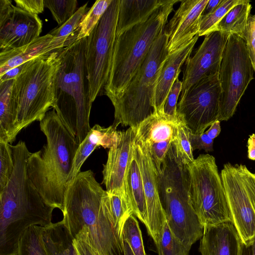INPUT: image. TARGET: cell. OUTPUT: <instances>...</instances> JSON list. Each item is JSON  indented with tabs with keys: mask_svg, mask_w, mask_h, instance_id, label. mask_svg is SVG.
Segmentation results:
<instances>
[{
	"mask_svg": "<svg viewBox=\"0 0 255 255\" xmlns=\"http://www.w3.org/2000/svg\"><path fill=\"white\" fill-rule=\"evenodd\" d=\"M62 221L74 239L89 245L95 255H124L123 240L115 230L109 197L91 170L80 171L65 195Z\"/></svg>",
	"mask_w": 255,
	"mask_h": 255,
	"instance_id": "6da1fadb",
	"label": "cell"
},
{
	"mask_svg": "<svg viewBox=\"0 0 255 255\" xmlns=\"http://www.w3.org/2000/svg\"><path fill=\"white\" fill-rule=\"evenodd\" d=\"M40 128L46 143L30 153L28 174L44 201L63 212L68 177L80 144L54 109L47 112Z\"/></svg>",
	"mask_w": 255,
	"mask_h": 255,
	"instance_id": "7a4b0ae2",
	"label": "cell"
},
{
	"mask_svg": "<svg viewBox=\"0 0 255 255\" xmlns=\"http://www.w3.org/2000/svg\"><path fill=\"white\" fill-rule=\"evenodd\" d=\"M87 37L59 51L53 108L80 144L90 131L92 107L86 61Z\"/></svg>",
	"mask_w": 255,
	"mask_h": 255,
	"instance_id": "3957f363",
	"label": "cell"
},
{
	"mask_svg": "<svg viewBox=\"0 0 255 255\" xmlns=\"http://www.w3.org/2000/svg\"><path fill=\"white\" fill-rule=\"evenodd\" d=\"M179 1L181 0H169L147 21L116 37L110 72L104 89L105 94L112 102L123 95L164 28L174 4Z\"/></svg>",
	"mask_w": 255,
	"mask_h": 255,
	"instance_id": "277c9868",
	"label": "cell"
},
{
	"mask_svg": "<svg viewBox=\"0 0 255 255\" xmlns=\"http://www.w3.org/2000/svg\"><path fill=\"white\" fill-rule=\"evenodd\" d=\"M54 208L31 184H13L0 193V255H16L20 238L32 225L52 223Z\"/></svg>",
	"mask_w": 255,
	"mask_h": 255,
	"instance_id": "5b68a950",
	"label": "cell"
},
{
	"mask_svg": "<svg viewBox=\"0 0 255 255\" xmlns=\"http://www.w3.org/2000/svg\"><path fill=\"white\" fill-rule=\"evenodd\" d=\"M168 40L164 28L123 95L112 102L115 109L113 125L116 128L121 125L136 128L154 112L158 79L169 55Z\"/></svg>",
	"mask_w": 255,
	"mask_h": 255,
	"instance_id": "8992f818",
	"label": "cell"
},
{
	"mask_svg": "<svg viewBox=\"0 0 255 255\" xmlns=\"http://www.w3.org/2000/svg\"><path fill=\"white\" fill-rule=\"evenodd\" d=\"M59 52L32 60L15 79L17 134L33 122H40L49 108H53Z\"/></svg>",
	"mask_w": 255,
	"mask_h": 255,
	"instance_id": "52a82bcc",
	"label": "cell"
},
{
	"mask_svg": "<svg viewBox=\"0 0 255 255\" xmlns=\"http://www.w3.org/2000/svg\"><path fill=\"white\" fill-rule=\"evenodd\" d=\"M186 166L191 201L204 227L233 222L215 157L200 154Z\"/></svg>",
	"mask_w": 255,
	"mask_h": 255,
	"instance_id": "ba28073f",
	"label": "cell"
},
{
	"mask_svg": "<svg viewBox=\"0 0 255 255\" xmlns=\"http://www.w3.org/2000/svg\"><path fill=\"white\" fill-rule=\"evenodd\" d=\"M158 189L171 232L190 251L202 237L204 227L193 207L187 178L177 174L167 176L158 182Z\"/></svg>",
	"mask_w": 255,
	"mask_h": 255,
	"instance_id": "9c48e42d",
	"label": "cell"
},
{
	"mask_svg": "<svg viewBox=\"0 0 255 255\" xmlns=\"http://www.w3.org/2000/svg\"><path fill=\"white\" fill-rule=\"evenodd\" d=\"M254 73L245 40L236 34H230L218 73L221 86L219 121H228L234 115L254 79Z\"/></svg>",
	"mask_w": 255,
	"mask_h": 255,
	"instance_id": "30bf717a",
	"label": "cell"
},
{
	"mask_svg": "<svg viewBox=\"0 0 255 255\" xmlns=\"http://www.w3.org/2000/svg\"><path fill=\"white\" fill-rule=\"evenodd\" d=\"M120 0L110 6L87 37L86 61L92 100L104 92L110 69Z\"/></svg>",
	"mask_w": 255,
	"mask_h": 255,
	"instance_id": "8fae6325",
	"label": "cell"
},
{
	"mask_svg": "<svg viewBox=\"0 0 255 255\" xmlns=\"http://www.w3.org/2000/svg\"><path fill=\"white\" fill-rule=\"evenodd\" d=\"M218 73L196 83L177 104L178 119L193 133H204L219 121L221 86Z\"/></svg>",
	"mask_w": 255,
	"mask_h": 255,
	"instance_id": "7c38bea8",
	"label": "cell"
},
{
	"mask_svg": "<svg viewBox=\"0 0 255 255\" xmlns=\"http://www.w3.org/2000/svg\"><path fill=\"white\" fill-rule=\"evenodd\" d=\"M220 175L233 223L242 241L245 242L255 236V211L238 164H225Z\"/></svg>",
	"mask_w": 255,
	"mask_h": 255,
	"instance_id": "4fadbf2b",
	"label": "cell"
},
{
	"mask_svg": "<svg viewBox=\"0 0 255 255\" xmlns=\"http://www.w3.org/2000/svg\"><path fill=\"white\" fill-rule=\"evenodd\" d=\"M42 22L38 15L0 0V51L26 45L39 37Z\"/></svg>",
	"mask_w": 255,
	"mask_h": 255,
	"instance_id": "5bb4252c",
	"label": "cell"
},
{
	"mask_svg": "<svg viewBox=\"0 0 255 255\" xmlns=\"http://www.w3.org/2000/svg\"><path fill=\"white\" fill-rule=\"evenodd\" d=\"M229 35L218 31L206 35L193 56L186 59L180 98L201 79L219 73Z\"/></svg>",
	"mask_w": 255,
	"mask_h": 255,
	"instance_id": "9a60e30c",
	"label": "cell"
},
{
	"mask_svg": "<svg viewBox=\"0 0 255 255\" xmlns=\"http://www.w3.org/2000/svg\"><path fill=\"white\" fill-rule=\"evenodd\" d=\"M134 147L143 184L148 217L146 229L157 247L166 219L158 189L157 171L146 146L135 139Z\"/></svg>",
	"mask_w": 255,
	"mask_h": 255,
	"instance_id": "2e32d148",
	"label": "cell"
},
{
	"mask_svg": "<svg viewBox=\"0 0 255 255\" xmlns=\"http://www.w3.org/2000/svg\"><path fill=\"white\" fill-rule=\"evenodd\" d=\"M136 129L129 127L126 130L118 131L116 141L109 148L102 171V183L108 193L127 192L126 175L135 142Z\"/></svg>",
	"mask_w": 255,
	"mask_h": 255,
	"instance_id": "e0dca14e",
	"label": "cell"
},
{
	"mask_svg": "<svg viewBox=\"0 0 255 255\" xmlns=\"http://www.w3.org/2000/svg\"><path fill=\"white\" fill-rule=\"evenodd\" d=\"M208 0H181L164 27L168 37L167 49L169 55L198 35L200 21Z\"/></svg>",
	"mask_w": 255,
	"mask_h": 255,
	"instance_id": "ac0fdd59",
	"label": "cell"
},
{
	"mask_svg": "<svg viewBox=\"0 0 255 255\" xmlns=\"http://www.w3.org/2000/svg\"><path fill=\"white\" fill-rule=\"evenodd\" d=\"M71 38H57L48 33L39 36L22 47L0 52V75L9 70L38 57L60 51L77 40Z\"/></svg>",
	"mask_w": 255,
	"mask_h": 255,
	"instance_id": "d6986e66",
	"label": "cell"
},
{
	"mask_svg": "<svg viewBox=\"0 0 255 255\" xmlns=\"http://www.w3.org/2000/svg\"><path fill=\"white\" fill-rule=\"evenodd\" d=\"M242 240L233 222L204 226L199 251L201 255H240Z\"/></svg>",
	"mask_w": 255,
	"mask_h": 255,
	"instance_id": "ffe728a7",
	"label": "cell"
},
{
	"mask_svg": "<svg viewBox=\"0 0 255 255\" xmlns=\"http://www.w3.org/2000/svg\"><path fill=\"white\" fill-rule=\"evenodd\" d=\"M198 35L172 54L169 55L159 75L155 94L154 112L162 115L168 94L173 84L178 78L181 66L190 56Z\"/></svg>",
	"mask_w": 255,
	"mask_h": 255,
	"instance_id": "44dd1931",
	"label": "cell"
},
{
	"mask_svg": "<svg viewBox=\"0 0 255 255\" xmlns=\"http://www.w3.org/2000/svg\"><path fill=\"white\" fill-rule=\"evenodd\" d=\"M169 0H120L116 37L147 21Z\"/></svg>",
	"mask_w": 255,
	"mask_h": 255,
	"instance_id": "7402d4cb",
	"label": "cell"
},
{
	"mask_svg": "<svg viewBox=\"0 0 255 255\" xmlns=\"http://www.w3.org/2000/svg\"><path fill=\"white\" fill-rule=\"evenodd\" d=\"M117 128L113 125L108 128L98 124L92 128L85 139L81 142L75 155L72 168L68 177V186L80 172L84 162L97 147L111 148L116 141Z\"/></svg>",
	"mask_w": 255,
	"mask_h": 255,
	"instance_id": "603a6c76",
	"label": "cell"
},
{
	"mask_svg": "<svg viewBox=\"0 0 255 255\" xmlns=\"http://www.w3.org/2000/svg\"><path fill=\"white\" fill-rule=\"evenodd\" d=\"M15 79L0 82V141L9 144L15 140L17 103Z\"/></svg>",
	"mask_w": 255,
	"mask_h": 255,
	"instance_id": "cb8c5ba5",
	"label": "cell"
},
{
	"mask_svg": "<svg viewBox=\"0 0 255 255\" xmlns=\"http://www.w3.org/2000/svg\"><path fill=\"white\" fill-rule=\"evenodd\" d=\"M126 188L132 205L133 215L147 228L148 217L142 178L134 144L127 172Z\"/></svg>",
	"mask_w": 255,
	"mask_h": 255,
	"instance_id": "d4e9b609",
	"label": "cell"
},
{
	"mask_svg": "<svg viewBox=\"0 0 255 255\" xmlns=\"http://www.w3.org/2000/svg\"><path fill=\"white\" fill-rule=\"evenodd\" d=\"M178 122L170 121L153 112L136 128L135 140L148 146L153 143L173 139Z\"/></svg>",
	"mask_w": 255,
	"mask_h": 255,
	"instance_id": "484cf974",
	"label": "cell"
},
{
	"mask_svg": "<svg viewBox=\"0 0 255 255\" xmlns=\"http://www.w3.org/2000/svg\"><path fill=\"white\" fill-rule=\"evenodd\" d=\"M43 239L49 255H78L62 220L44 227Z\"/></svg>",
	"mask_w": 255,
	"mask_h": 255,
	"instance_id": "4316f807",
	"label": "cell"
},
{
	"mask_svg": "<svg viewBox=\"0 0 255 255\" xmlns=\"http://www.w3.org/2000/svg\"><path fill=\"white\" fill-rule=\"evenodd\" d=\"M251 9L250 1L243 0L226 13L218 23L214 31L236 34L244 39Z\"/></svg>",
	"mask_w": 255,
	"mask_h": 255,
	"instance_id": "83f0119b",
	"label": "cell"
},
{
	"mask_svg": "<svg viewBox=\"0 0 255 255\" xmlns=\"http://www.w3.org/2000/svg\"><path fill=\"white\" fill-rule=\"evenodd\" d=\"M107 193L113 225L122 238V229L125 222L133 214L132 205L127 192Z\"/></svg>",
	"mask_w": 255,
	"mask_h": 255,
	"instance_id": "f1b7e54d",
	"label": "cell"
},
{
	"mask_svg": "<svg viewBox=\"0 0 255 255\" xmlns=\"http://www.w3.org/2000/svg\"><path fill=\"white\" fill-rule=\"evenodd\" d=\"M44 227L32 225L22 234L16 255H49L43 239Z\"/></svg>",
	"mask_w": 255,
	"mask_h": 255,
	"instance_id": "f546056e",
	"label": "cell"
},
{
	"mask_svg": "<svg viewBox=\"0 0 255 255\" xmlns=\"http://www.w3.org/2000/svg\"><path fill=\"white\" fill-rule=\"evenodd\" d=\"M113 0H98L83 16L77 29V40L87 37L112 2Z\"/></svg>",
	"mask_w": 255,
	"mask_h": 255,
	"instance_id": "4dcf8cb0",
	"label": "cell"
},
{
	"mask_svg": "<svg viewBox=\"0 0 255 255\" xmlns=\"http://www.w3.org/2000/svg\"><path fill=\"white\" fill-rule=\"evenodd\" d=\"M243 0H222L218 6L211 12L203 15L199 24L198 36H206L214 31L218 23L234 6Z\"/></svg>",
	"mask_w": 255,
	"mask_h": 255,
	"instance_id": "1f68e13d",
	"label": "cell"
},
{
	"mask_svg": "<svg viewBox=\"0 0 255 255\" xmlns=\"http://www.w3.org/2000/svg\"><path fill=\"white\" fill-rule=\"evenodd\" d=\"M159 255H189V251L171 232L164 221L160 240L156 247Z\"/></svg>",
	"mask_w": 255,
	"mask_h": 255,
	"instance_id": "d6a6232c",
	"label": "cell"
},
{
	"mask_svg": "<svg viewBox=\"0 0 255 255\" xmlns=\"http://www.w3.org/2000/svg\"><path fill=\"white\" fill-rule=\"evenodd\" d=\"M190 131L188 128L179 120L176 125L172 141L177 153L186 165L191 163L195 159L190 141Z\"/></svg>",
	"mask_w": 255,
	"mask_h": 255,
	"instance_id": "836d02e7",
	"label": "cell"
},
{
	"mask_svg": "<svg viewBox=\"0 0 255 255\" xmlns=\"http://www.w3.org/2000/svg\"><path fill=\"white\" fill-rule=\"evenodd\" d=\"M122 239L128 242L134 255H146L141 232L133 214L130 216L124 224Z\"/></svg>",
	"mask_w": 255,
	"mask_h": 255,
	"instance_id": "e575fe53",
	"label": "cell"
},
{
	"mask_svg": "<svg viewBox=\"0 0 255 255\" xmlns=\"http://www.w3.org/2000/svg\"><path fill=\"white\" fill-rule=\"evenodd\" d=\"M44 2L59 26L75 13L78 4L75 0H44Z\"/></svg>",
	"mask_w": 255,
	"mask_h": 255,
	"instance_id": "d590c367",
	"label": "cell"
},
{
	"mask_svg": "<svg viewBox=\"0 0 255 255\" xmlns=\"http://www.w3.org/2000/svg\"><path fill=\"white\" fill-rule=\"evenodd\" d=\"M87 4L79 8L75 13L62 25L52 30L49 33L57 38H71L78 35L77 29L86 13Z\"/></svg>",
	"mask_w": 255,
	"mask_h": 255,
	"instance_id": "8d00e7d4",
	"label": "cell"
},
{
	"mask_svg": "<svg viewBox=\"0 0 255 255\" xmlns=\"http://www.w3.org/2000/svg\"><path fill=\"white\" fill-rule=\"evenodd\" d=\"M14 169L10 144L0 141V191L7 183Z\"/></svg>",
	"mask_w": 255,
	"mask_h": 255,
	"instance_id": "74e56055",
	"label": "cell"
},
{
	"mask_svg": "<svg viewBox=\"0 0 255 255\" xmlns=\"http://www.w3.org/2000/svg\"><path fill=\"white\" fill-rule=\"evenodd\" d=\"M182 89V82L177 78L168 94L163 108L162 115L168 120L178 122L177 100Z\"/></svg>",
	"mask_w": 255,
	"mask_h": 255,
	"instance_id": "f35d334b",
	"label": "cell"
},
{
	"mask_svg": "<svg viewBox=\"0 0 255 255\" xmlns=\"http://www.w3.org/2000/svg\"><path fill=\"white\" fill-rule=\"evenodd\" d=\"M173 140V139H170L153 143L148 146L145 145L148 150L156 170L160 169L161 164L168 151Z\"/></svg>",
	"mask_w": 255,
	"mask_h": 255,
	"instance_id": "ab89813d",
	"label": "cell"
},
{
	"mask_svg": "<svg viewBox=\"0 0 255 255\" xmlns=\"http://www.w3.org/2000/svg\"><path fill=\"white\" fill-rule=\"evenodd\" d=\"M244 40L255 72V14L249 17Z\"/></svg>",
	"mask_w": 255,
	"mask_h": 255,
	"instance_id": "60d3db41",
	"label": "cell"
},
{
	"mask_svg": "<svg viewBox=\"0 0 255 255\" xmlns=\"http://www.w3.org/2000/svg\"><path fill=\"white\" fill-rule=\"evenodd\" d=\"M239 169L247 193L255 211V175L245 165L238 164Z\"/></svg>",
	"mask_w": 255,
	"mask_h": 255,
	"instance_id": "b9f144b4",
	"label": "cell"
},
{
	"mask_svg": "<svg viewBox=\"0 0 255 255\" xmlns=\"http://www.w3.org/2000/svg\"><path fill=\"white\" fill-rule=\"evenodd\" d=\"M189 137L193 151L196 149H203L206 152L213 151L214 140L205 132L201 134H195L190 131Z\"/></svg>",
	"mask_w": 255,
	"mask_h": 255,
	"instance_id": "7bdbcfd3",
	"label": "cell"
},
{
	"mask_svg": "<svg viewBox=\"0 0 255 255\" xmlns=\"http://www.w3.org/2000/svg\"><path fill=\"white\" fill-rule=\"evenodd\" d=\"M16 6L31 13L38 15L45 7L43 0H15Z\"/></svg>",
	"mask_w": 255,
	"mask_h": 255,
	"instance_id": "ee69618b",
	"label": "cell"
},
{
	"mask_svg": "<svg viewBox=\"0 0 255 255\" xmlns=\"http://www.w3.org/2000/svg\"><path fill=\"white\" fill-rule=\"evenodd\" d=\"M31 60L16 66L0 75V82L15 79L28 66Z\"/></svg>",
	"mask_w": 255,
	"mask_h": 255,
	"instance_id": "f6af8a7d",
	"label": "cell"
},
{
	"mask_svg": "<svg viewBox=\"0 0 255 255\" xmlns=\"http://www.w3.org/2000/svg\"><path fill=\"white\" fill-rule=\"evenodd\" d=\"M73 245L78 255H95L91 247L84 241L73 239Z\"/></svg>",
	"mask_w": 255,
	"mask_h": 255,
	"instance_id": "bcb514c9",
	"label": "cell"
},
{
	"mask_svg": "<svg viewBox=\"0 0 255 255\" xmlns=\"http://www.w3.org/2000/svg\"><path fill=\"white\" fill-rule=\"evenodd\" d=\"M240 255H255V236L245 242L242 241Z\"/></svg>",
	"mask_w": 255,
	"mask_h": 255,
	"instance_id": "7dc6e473",
	"label": "cell"
},
{
	"mask_svg": "<svg viewBox=\"0 0 255 255\" xmlns=\"http://www.w3.org/2000/svg\"><path fill=\"white\" fill-rule=\"evenodd\" d=\"M247 145L248 157L250 160L255 161V133L249 136Z\"/></svg>",
	"mask_w": 255,
	"mask_h": 255,
	"instance_id": "c3c4849f",
	"label": "cell"
},
{
	"mask_svg": "<svg viewBox=\"0 0 255 255\" xmlns=\"http://www.w3.org/2000/svg\"><path fill=\"white\" fill-rule=\"evenodd\" d=\"M220 121H217L213 123L205 132L212 139L217 137L221 132Z\"/></svg>",
	"mask_w": 255,
	"mask_h": 255,
	"instance_id": "681fc988",
	"label": "cell"
},
{
	"mask_svg": "<svg viewBox=\"0 0 255 255\" xmlns=\"http://www.w3.org/2000/svg\"><path fill=\"white\" fill-rule=\"evenodd\" d=\"M221 1L222 0H209L203 15L208 14L213 11L218 6Z\"/></svg>",
	"mask_w": 255,
	"mask_h": 255,
	"instance_id": "f907efd6",
	"label": "cell"
},
{
	"mask_svg": "<svg viewBox=\"0 0 255 255\" xmlns=\"http://www.w3.org/2000/svg\"><path fill=\"white\" fill-rule=\"evenodd\" d=\"M122 240L124 249V255H134L128 242L125 240L122 239Z\"/></svg>",
	"mask_w": 255,
	"mask_h": 255,
	"instance_id": "816d5d0a",
	"label": "cell"
},
{
	"mask_svg": "<svg viewBox=\"0 0 255 255\" xmlns=\"http://www.w3.org/2000/svg\"></svg>",
	"mask_w": 255,
	"mask_h": 255,
	"instance_id": "f5cc1de1",
	"label": "cell"
}]
</instances>
